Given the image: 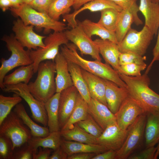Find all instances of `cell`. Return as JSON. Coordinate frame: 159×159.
<instances>
[{
  "instance_id": "4fadbf2b",
  "label": "cell",
  "mask_w": 159,
  "mask_h": 159,
  "mask_svg": "<svg viewBox=\"0 0 159 159\" xmlns=\"http://www.w3.org/2000/svg\"><path fill=\"white\" fill-rule=\"evenodd\" d=\"M145 113V112L141 106L129 96L115 115L119 127L126 130L139 116Z\"/></svg>"
},
{
  "instance_id": "d6a6232c",
  "label": "cell",
  "mask_w": 159,
  "mask_h": 159,
  "mask_svg": "<svg viewBox=\"0 0 159 159\" xmlns=\"http://www.w3.org/2000/svg\"><path fill=\"white\" fill-rule=\"evenodd\" d=\"M134 22V16L130 11L122 9L120 11L115 32L118 44L123 40Z\"/></svg>"
},
{
  "instance_id": "4dcf8cb0",
  "label": "cell",
  "mask_w": 159,
  "mask_h": 159,
  "mask_svg": "<svg viewBox=\"0 0 159 159\" xmlns=\"http://www.w3.org/2000/svg\"><path fill=\"white\" fill-rule=\"evenodd\" d=\"M65 140L88 144H97V138L87 132L76 123L67 130H60Z\"/></svg>"
},
{
  "instance_id": "7a4b0ae2",
  "label": "cell",
  "mask_w": 159,
  "mask_h": 159,
  "mask_svg": "<svg viewBox=\"0 0 159 159\" xmlns=\"http://www.w3.org/2000/svg\"><path fill=\"white\" fill-rule=\"evenodd\" d=\"M118 74L127 85L129 96L138 102L146 113L159 114V95L150 88L148 74L133 77Z\"/></svg>"
},
{
  "instance_id": "ac0fdd59",
  "label": "cell",
  "mask_w": 159,
  "mask_h": 159,
  "mask_svg": "<svg viewBox=\"0 0 159 159\" xmlns=\"http://www.w3.org/2000/svg\"><path fill=\"white\" fill-rule=\"evenodd\" d=\"M105 80L106 84L105 98L107 106L112 112L115 114L129 96L128 90L126 88L119 87L111 81Z\"/></svg>"
},
{
  "instance_id": "bcb514c9",
  "label": "cell",
  "mask_w": 159,
  "mask_h": 159,
  "mask_svg": "<svg viewBox=\"0 0 159 159\" xmlns=\"http://www.w3.org/2000/svg\"><path fill=\"white\" fill-rule=\"evenodd\" d=\"M39 149L34 154L33 159H49L52 149L39 147Z\"/></svg>"
},
{
  "instance_id": "ab89813d",
  "label": "cell",
  "mask_w": 159,
  "mask_h": 159,
  "mask_svg": "<svg viewBox=\"0 0 159 159\" xmlns=\"http://www.w3.org/2000/svg\"><path fill=\"white\" fill-rule=\"evenodd\" d=\"M147 65L136 63L120 65L119 73L133 77H137L141 75V72L145 70Z\"/></svg>"
},
{
  "instance_id": "2e32d148",
  "label": "cell",
  "mask_w": 159,
  "mask_h": 159,
  "mask_svg": "<svg viewBox=\"0 0 159 159\" xmlns=\"http://www.w3.org/2000/svg\"><path fill=\"white\" fill-rule=\"evenodd\" d=\"M108 8H112L120 11L122 9L112 1L109 0H94L84 5L78 9L73 12L62 16L63 19L68 23V25L71 28L75 27L78 25L75 18L81 12L88 10L94 12L102 10Z\"/></svg>"
},
{
  "instance_id": "f1b7e54d",
  "label": "cell",
  "mask_w": 159,
  "mask_h": 159,
  "mask_svg": "<svg viewBox=\"0 0 159 159\" xmlns=\"http://www.w3.org/2000/svg\"><path fill=\"white\" fill-rule=\"evenodd\" d=\"M34 73L33 63L21 66L12 73L5 76L3 81V85L4 87L21 83L28 85Z\"/></svg>"
},
{
  "instance_id": "7c38bea8",
  "label": "cell",
  "mask_w": 159,
  "mask_h": 159,
  "mask_svg": "<svg viewBox=\"0 0 159 159\" xmlns=\"http://www.w3.org/2000/svg\"><path fill=\"white\" fill-rule=\"evenodd\" d=\"M64 32L69 41L74 44L82 54L90 56L95 60L101 61L97 45L79 25Z\"/></svg>"
},
{
  "instance_id": "4316f807",
  "label": "cell",
  "mask_w": 159,
  "mask_h": 159,
  "mask_svg": "<svg viewBox=\"0 0 159 159\" xmlns=\"http://www.w3.org/2000/svg\"><path fill=\"white\" fill-rule=\"evenodd\" d=\"M60 93L56 92L44 103L48 117L50 132L60 131L59 120V101Z\"/></svg>"
},
{
  "instance_id": "11a10c76",
  "label": "cell",
  "mask_w": 159,
  "mask_h": 159,
  "mask_svg": "<svg viewBox=\"0 0 159 159\" xmlns=\"http://www.w3.org/2000/svg\"><path fill=\"white\" fill-rule=\"evenodd\" d=\"M25 4L29 5L33 0H22Z\"/></svg>"
},
{
  "instance_id": "f6af8a7d",
  "label": "cell",
  "mask_w": 159,
  "mask_h": 159,
  "mask_svg": "<svg viewBox=\"0 0 159 159\" xmlns=\"http://www.w3.org/2000/svg\"><path fill=\"white\" fill-rule=\"evenodd\" d=\"M157 34L156 42L153 50V58L145 72L147 74H148L154 62L157 61H159V26Z\"/></svg>"
},
{
  "instance_id": "44dd1931",
  "label": "cell",
  "mask_w": 159,
  "mask_h": 159,
  "mask_svg": "<svg viewBox=\"0 0 159 159\" xmlns=\"http://www.w3.org/2000/svg\"><path fill=\"white\" fill-rule=\"evenodd\" d=\"M54 62L56 73L55 77L56 92L60 93L63 90L73 85V83L69 70L68 62L61 52L57 54Z\"/></svg>"
},
{
  "instance_id": "f907efd6",
  "label": "cell",
  "mask_w": 159,
  "mask_h": 159,
  "mask_svg": "<svg viewBox=\"0 0 159 159\" xmlns=\"http://www.w3.org/2000/svg\"><path fill=\"white\" fill-rule=\"evenodd\" d=\"M94 0H74L72 6L74 11L77 10L85 4Z\"/></svg>"
},
{
  "instance_id": "7bdbcfd3",
  "label": "cell",
  "mask_w": 159,
  "mask_h": 159,
  "mask_svg": "<svg viewBox=\"0 0 159 159\" xmlns=\"http://www.w3.org/2000/svg\"><path fill=\"white\" fill-rule=\"evenodd\" d=\"M157 147L146 148L144 150L138 153L131 154L128 159H154Z\"/></svg>"
},
{
  "instance_id": "9f6ffc18",
  "label": "cell",
  "mask_w": 159,
  "mask_h": 159,
  "mask_svg": "<svg viewBox=\"0 0 159 159\" xmlns=\"http://www.w3.org/2000/svg\"><path fill=\"white\" fill-rule=\"evenodd\" d=\"M153 1L157 2V3H158L159 0H152Z\"/></svg>"
},
{
  "instance_id": "83f0119b",
  "label": "cell",
  "mask_w": 159,
  "mask_h": 159,
  "mask_svg": "<svg viewBox=\"0 0 159 159\" xmlns=\"http://www.w3.org/2000/svg\"><path fill=\"white\" fill-rule=\"evenodd\" d=\"M67 62L73 85L83 98L88 103L91 98L87 83L82 75L81 68L74 63Z\"/></svg>"
},
{
  "instance_id": "cb8c5ba5",
  "label": "cell",
  "mask_w": 159,
  "mask_h": 159,
  "mask_svg": "<svg viewBox=\"0 0 159 159\" xmlns=\"http://www.w3.org/2000/svg\"><path fill=\"white\" fill-rule=\"evenodd\" d=\"M77 22L78 25L89 37L91 38L92 36L96 35L101 39L108 40L118 44L115 33L108 30L98 22L87 19Z\"/></svg>"
},
{
  "instance_id": "6da1fadb",
  "label": "cell",
  "mask_w": 159,
  "mask_h": 159,
  "mask_svg": "<svg viewBox=\"0 0 159 159\" xmlns=\"http://www.w3.org/2000/svg\"><path fill=\"white\" fill-rule=\"evenodd\" d=\"M77 48L72 43H68L61 47V53L68 62L74 63L82 69L102 79L111 81L119 87L127 88L126 83L120 77L118 73L109 64L101 61H90L81 57Z\"/></svg>"
},
{
  "instance_id": "8d00e7d4",
  "label": "cell",
  "mask_w": 159,
  "mask_h": 159,
  "mask_svg": "<svg viewBox=\"0 0 159 159\" xmlns=\"http://www.w3.org/2000/svg\"><path fill=\"white\" fill-rule=\"evenodd\" d=\"M76 124L85 131L97 138L100 136L104 130L89 113L85 119Z\"/></svg>"
},
{
  "instance_id": "ee69618b",
  "label": "cell",
  "mask_w": 159,
  "mask_h": 159,
  "mask_svg": "<svg viewBox=\"0 0 159 159\" xmlns=\"http://www.w3.org/2000/svg\"><path fill=\"white\" fill-rule=\"evenodd\" d=\"M54 0H33L29 5L35 10L48 14L51 5Z\"/></svg>"
},
{
  "instance_id": "836d02e7",
  "label": "cell",
  "mask_w": 159,
  "mask_h": 159,
  "mask_svg": "<svg viewBox=\"0 0 159 159\" xmlns=\"http://www.w3.org/2000/svg\"><path fill=\"white\" fill-rule=\"evenodd\" d=\"M100 12L101 16L97 22L108 30L115 32L120 11L108 8Z\"/></svg>"
},
{
  "instance_id": "681fc988",
  "label": "cell",
  "mask_w": 159,
  "mask_h": 159,
  "mask_svg": "<svg viewBox=\"0 0 159 159\" xmlns=\"http://www.w3.org/2000/svg\"><path fill=\"white\" fill-rule=\"evenodd\" d=\"M68 155L64 151L61 146L51 155L49 159H67Z\"/></svg>"
},
{
  "instance_id": "603a6c76",
  "label": "cell",
  "mask_w": 159,
  "mask_h": 159,
  "mask_svg": "<svg viewBox=\"0 0 159 159\" xmlns=\"http://www.w3.org/2000/svg\"><path fill=\"white\" fill-rule=\"evenodd\" d=\"M60 146L68 156L79 153H94L97 154L107 150L98 144H88L62 139Z\"/></svg>"
},
{
  "instance_id": "816d5d0a",
  "label": "cell",
  "mask_w": 159,
  "mask_h": 159,
  "mask_svg": "<svg viewBox=\"0 0 159 159\" xmlns=\"http://www.w3.org/2000/svg\"><path fill=\"white\" fill-rule=\"evenodd\" d=\"M0 7L3 11H5L12 7V4L9 0H0Z\"/></svg>"
},
{
  "instance_id": "30bf717a",
  "label": "cell",
  "mask_w": 159,
  "mask_h": 159,
  "mask_svg": "<svg viewBox=\"0 0 159 159\" xmlns=\"http://www.w3.org/2000/svg\"><path fill=\"white\" fill-rule=\"evenodd\" d=\"M146 121L145 113L139 116L127 129V133L121 148L117 151L116 159H126L140 145L142 140Z\"/></svg>"
},
{
  "instance_id": "e575fe53",
  "label": "cell",
  "mask_w": 159,
  "mask_h": 159,
  "mask_svg": "<svg viewBox=\"0 0 159 159\" xmlns=\"http://www.w3.org/2000/svg\"><path fill=\"white\" fill-rule=\"evenodd\" d=\"M74 0H54L50 6L48 14L53 19L58 21L61 15L69 13Z\"/></svg>"
},
{
  "instance_id": "d590c367",
  "label": "cell",
  "mask_w": 159,
  "mask_h": 159,
  "mask_svg": "<svg viewBox=\"0 0 159 159\" xmlns=\"http://www.w3.org/2000/svg\"><path fill=\"white\" fill-rule=\"evenodd\" d=\"M22 98L14 94L13 97L0 95V124L11 111V109L20 103Z\"/></svg>"
},
{
  "instance_id": "277c9868",
  "label": "cell",
  "mask_w": 159,
  "mask_h": 159,
  "mask_svg": "<svg viewBox=\"0 0 159 159\" xmlns=\"http://www.w3.org/2000/svg\"><path fill=\"white\" fill-rule=\"evenodd\" d=\"M1 40L5 42L8 50L11 53L8 59L2 58L0 60V87L2 90L4 87L3 80L8 72L16 67L29 65L33 62L30 56L29 50H25L15 38L14 34L4 35Z\"/></svg>"
},
{
  "instance_id": "60d3db41",
  "label": "cell",
  "mask_w": 159,
  "mask_h": 159,
  "mask_svg": "<svg viewBox=\"0 0 159 159\" xmlns=\"http://www.w3.org/2000/svg\"><path fill=\"white\" fill-rule=\"evenodd\" d=\"M119 59L120 65L130 63L144 64L146 57L133 52H120Z\"/></svg>"
},
{
  "instance_id": "52a82bcc",
  "label": "cell",
  "mask_w": 159,
  "mask_h": 159,
  "mask_svg": "<svg viewBox=\"0 0 159 159\" xmlns=\"http://www.w3.org/2000/svg\"><path fill=\"white\" fill-rule=\"evenodd\" d=\"M69 41L64 31L54 32L44 39L45 46L36 50H29L31 58L33 61L34 73L37 72L39 64L41 62L54 59L59 53V47L68 44Z\"/></svg>"
},
{
  "instance_id": "e0dca14e",
  "label": "cell",
  "mask_w": 159,
  "mask_h": 159,
  "mask_svg": "<svg viewBox=\"0 0 159 159\" xmlns=\"http://www.w3.org/2000/svg\"><path fill=\"white\" fill-rule=\"evenodd\" d=\"M88 113L104 130L108 126L117 122L116 117L108 107L91 98L88 103Z\"/></svg>"
},
{
  "instance_id": "8992f818",
  "label": "cell",
  "mask_w": 159,
  "mask_h": 159,
  "mask_svg": "<svg viewBox=\"0 0 159 159\" xmlns=\"http://www.w3.org/2000/svg\"><path fill=\"white\" fill-rule=\"evenodd\" d=\"M0 135L11 139L14 150L27 143L32 137L30 129L13 111L0 124Z\"/></svg>"
},
{
  "instance_id": "ba28073f",
  "label": "cell",
  "mask_w": 159,
  "mask_h": 159,
  "mask_svg": "<svg viewBox=\"0 0 159 159\" xmlns=\"http://www.w3.org/2000/svg\"><path fill=\"white\" fill-rule=\"evenodd\" d=\"M6 92H12L24 99L29 106L33 119L44 127L48 125V117L44 103L36 99L32 94L28 85L23 83L7 85L2 90Z\"/></svg>"
},
{
  "instance_id": "d4e9b609",
  "label": "cell",
  "mask_w": 159,
  "mask_h": 159,
  "mask_svg": "<svg viewBox=\"0 0 159 159\" xmlns=\"http://www.w3.org/2000/svg\"><path fill=\"white\" fill-rule=\"evenodd\" d=\"M144 135L146 148L155 146L159 142V114L147 112Z\"/></svg>"
},
{
  "instance_id": "484cf974",
  "label": "cell",
  "mask_w": 159,
  "mask_h": 159,
  "mask_svg": "<svg viewBox=\"0 0 159 159\" xmlns=\"http://www.w3.org/2000/svg\"><path fill=\"white\" fill-rule=\"evenodd\" d=\"M13 111L29 128L32 137H44L49 134L48 127L40 126L32 120L27 113L24 105L21 102L14 107Z\"/></svg>"
},
{
  "instance_id": "f546056e",
  "label": "cell",
  "mask_w": 159,
  "mask_h": 159,
  "mask_svg": "<svg viewBox=\"0 0 159 159\" xmlns=\"http://www.w3.org/2000/svg\"><path fill=\"white\" fill-rule=\"evenodd\" d=\"M62 137L60 131H59L51 132L44 137L32 136L27 143L36 152L40 147L54 150L60 146Z\"/></svg>"
},
{
  "instance_id": "7dc6e473",
  "label": "cell",
  "mask_w": 159,
  "mask_h": 159,
  "mask_svg": "<svg viewBox=\"0 0 159 159\" xmlns=\"http://www.w3.org/2000/svg\"><path fill=\"white\" fill-rule=\"evenodd\" d=\"M117 151L109 150L95 155L92 159H116Z\"/></svg>"
},
{
  "instance_id": "ffe728a7",
  "label": "cell",
  "mask_w": 159,
  "mask_h": 159,
  "mask_svg": "<svg viewBox=\"0 0 159 159\" xmlns=\"http://www.w3.org/2000/svg\"><path fill=\"white\" fill-rule=\"evenodd\" d=\"M139 10L143 15L145 25L153 34H157L159 26V4L152 0H140Z\"/></svg>"
},
{
  "instance_id": "5b68a950",
  "label": "cell",
  "mask_w": 159,
  "mask_h": 159,
  "mask_svg": "<svg viewBox=\"0 0 159 159\" xmlns=\"http://www.w3.org/2000/svg\"><path fill=\"white\" fill-rule=\"evenodd\" d=\"M9 10L13 14L18 16L26 25H32L38 28H44L54 32H62L67 29L62 22L55 20L48 14L40 12L24 3L17 8L11 7Z\"/></svg>"
},
{
  "instance_id": "f35d334b",
  "label": "cell",
  "mask_w": 159,
  "mask_h": 159,
  "mask_svg": "<svg viewBox=\"0 0 159 159\" xmlns=\"http://www.w3.org/2000/svg\"><path fill=\"white\" fill-rule=\"evenodd\" d=\"M14 152L11 139L0 135V159H12Z\"/></svg>"
},
{
  "instance_id": "b9f144b4",
  "label": "cell",
  "mask_w": 159,
  "mask_h": 159,
  "mask_svg": "<svg viewBox=\"0 0 159 159\" xmlns=\"http://www.w3.org/2000/svg\"><path fill=\"white\" fill-rule=\"evenodd\" d=\"M37 152L27 143L14 150L12 159H33Z\"/></svg>"
},
{
  "instance_id": "9a60e30c",
  "label": "cell",
  "mask_w": 159,
  "mask_h": 159,
  "mask_svg": "<svg viewBox=\"0 0 159 159\" xmlns=\"http://www.w3.org/2000/svg\"><path fill=\"white\" fill-rule=\"evenodd\" d=\"M127 133V130L121 129L116 122L109 125L103 130L97 138V142L107 150L117 151L122 146Z\"/></svg>"
},
{
  "instance_id": "8fae6325",
  "label": "cell",
  "mask_w": 159,
  "mask_h": 159,
  "mask_svg": "<svg viewBox=\"0 0 159 159\" xmlns=\"http://www.w3.org/2000/svg\"><path fill=\"white\" fill-rule=\"evenodd\" d=\"M13 24L12 30L14 37L24 47L36 50L45 47L43 39L46 37L36 33L33 26L25 25L20 18L14 21Z\"/></svg>"
},
{
  "instance_id": "1f68e13d",
  "label": "cell",
  "mask_w": 159,
  "mask_h": 159,
  "mask_svg": "<svg viewBox=\"0 0 159 159\" xmlns=\"http://www.w3.org/2000/svg\"><path fill=\"white\" fill-rule=\"evenodd\" d=\"M88 113V103L79 93L75 107L66 123L60 130L69 129L75 124L85 119Z\"/></svg>"
},
{
  "instance_id": "3957f363",
  "label": "cell",
  "mask_w": 159,
  "mask_h": 159,
  "mask_svg": "<svg viewBox=\"0 0 159 159\" xmlns=\"http://www.w3.org/2000/svg\"><path fill=\"white\" fill-rule=\"evenodd\" d=\"M37 72L35 80L29 82L28 86L33 95L44 103L56 92L54 62L51 60L41 62L39 65Z\"/></svg>"
},
{
  "instance_id": "f5cc1de1",
  "label": "cell",
  "mask_w": 159,
  "mask_h": 159,
  "mask_svg": "<svg viewBox=\"0 0 159 159\" xmlns=\"http://www.w3.org/2000/svg\"><path fill=\"white\" fill-rule=\"evenodd\" d=\"M12 4V7H18L24 3L22 0H9Z\"/></svg>"
},
{
  "instance_id": "6f0895ef",
  "label": "cell",
  "mask_w": 159,
  "mask_h": 159,
  "mask_svg": "<svg viewBox=\"0 0 159 159\" xmlns=\"http://www.w3.org/2000/svg\"><path fill=\"white\" fill-rule=\"evenodd\" d=\"M158 3H159V2H158Z\"/></svg>"
},
{
  "instance_id": "9c48e42d",
  "label": "cell",
  "mask_w": 159,
  "mask_h": 159,
  "mask_svg": "<svg viewBox=\"0 0 159 159\" xmlns=\"http://www.w3.org/2000/svg\"><path fill=\"white\" fill-rule=\"evenodd\" d=\"M154 35L144 25L140 31L131 28L121 42L118 44L120 52H131L143 56Z\"/></svg>"
},
{
  "instance_id": "db71d44e",
  "label": "cell",
  "mask_w": 159,
  "mask_h": 159,
  "mask_svg": "<svg viewBox=\"0 0 159 159\" xmlns=\"http://www.w3.org/2000/svg\"><path fill=\"white\" fill-rule=\"evenodd\" d=\"M159 155V143L157 147V150L155 153L154 157V159L157 158Z\"/></svg>"
},
{
  "instance_id": "c3c4849f",
  "label": "cell",
  "mask_w": 159,
  "mask_h": 159,
  "mask_svg": "<svg viewBox=\"0 0 159 159\" xmlns=\"http://www.w3.org/2000/svg\"><path fill=\"white\" fill-rule=\"evenodd\" d=\"M97 154L94 153H79L68 156L67 159H92Z\"/></svg>"
},
{
  "instance_id": "d6986e66",
  "label": "cell",
  "mask_w": 159,
  "mask_h": 159,
  "mask_svg": "<svg viewBox=\"0 0 159 159\" xmlns=\"http://www.w3.org/2000/svg\"><path fill=\"white\" fill-rule=\"evenodd\" d=\"M98 47L99 53L106 63L117 72L119 71L120 52L117 44L107 39H97L94 40Z\"/></svg>"
},
{
  "instance_id": "7402d4cb",
  "label": "cell",
  "mask_w": 159,
  "mask_h": 159,
  "mask_svg": "<svg viewBox=\"0 0 159 159\" xmlns=\"http://www.w3.org/2000/svg\"><path fill=\"white\" fill-rule=\"evenodd\" d=\"M81 72L87 85L91 98L107 106L105 98L106 84L105 80L82 68Z\"/></svg>"
},
{
  "instance_id": "5bb4252c",
  "label": "cell",
  "mask_w": 159,
  "mask_h": 159,
  "mask_svg": "<svg viewBox=\"0 0 159 159\" xmlns=\"http://www.w3.org/2000/svg\"><path fill=\"white\" fill-rule=\"evenodd\" d=\"M79 93L72 85L60 93L59 120L61 130L66 123L76 106Z\"/></svg>"
},
{
  "instance_id": "74e56055",
  "label": "cell",
  "mask_w": 159,
  "mask_h": 159,
  "mask_svg": "<svg viewBox=\"0 0 159 159\" xmlns=\"http://www.w3.org/2000/svg\"><path fill=\"white\" fill-rule=\"evenodd\" d=\"M121 7L122 9L130 11L133 15L134 19V23L137 25H141L143 21L139 18L138 13L139 11V6L136 0H109Z\"/></svg>"
}]
</instances>
